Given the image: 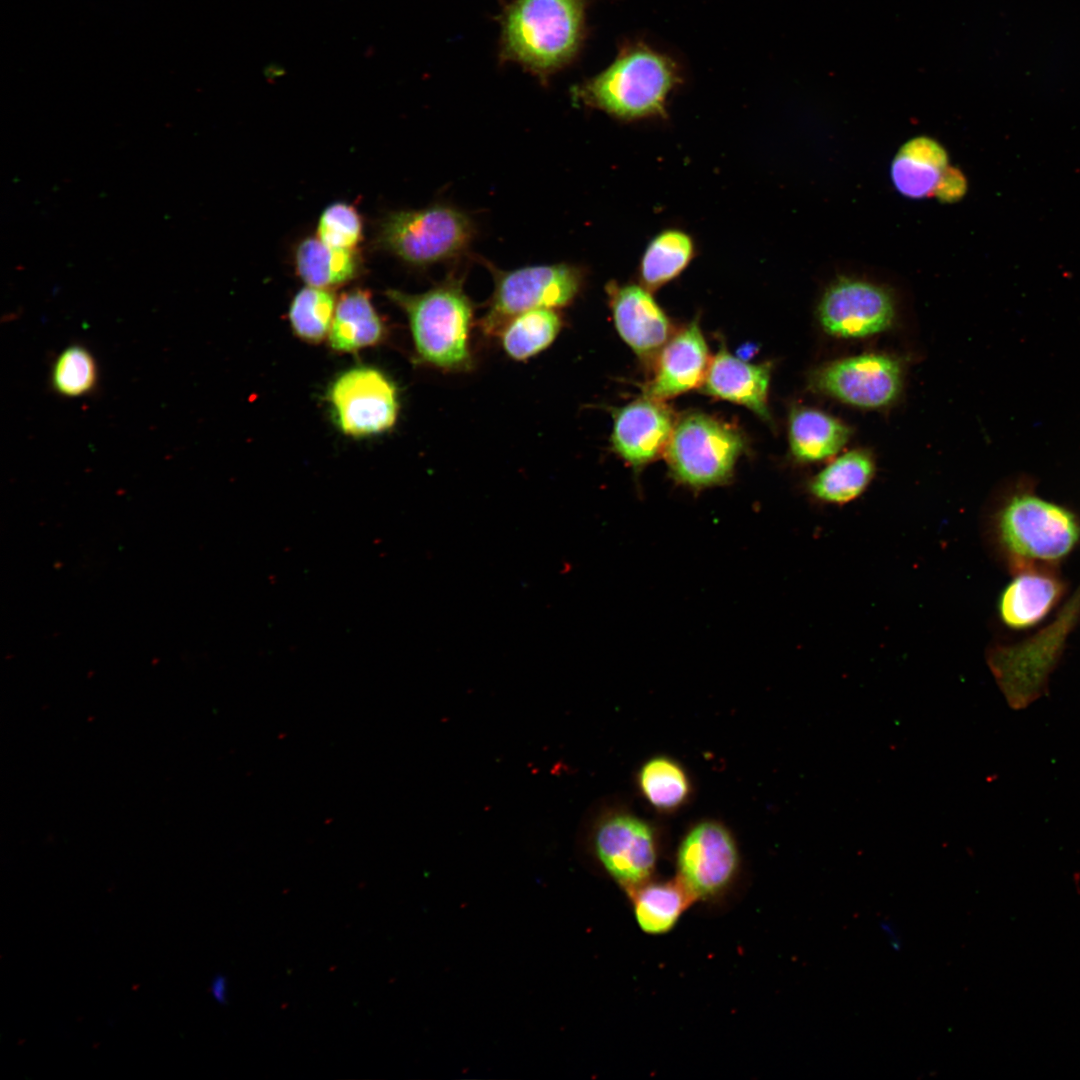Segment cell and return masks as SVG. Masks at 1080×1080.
Returning a JSON list of instances; mask_svg holds the SVG:
<instances>
[{
	"mask_svg": "<svg viewBox=\"0 0 1080 1080\" xmlns=\"http://www.w3.org/2000/svg\"><path fill=\"white\" fill-rule=\"evenodd\" d=\"M591 0H512L500 18L499 57L542 82L574 61Z\"/></svg>",
	"mask_w": 1080,
	"mask_h": 1080,
	"instance_id": "obj_1",
	"label": "cell"
},
{
	"mask_svg": "<svg viewBox=\"0 0 1080 1080\" xmlns=\"http://www.w3.org/2000/svg\"><path fill=\"white\" fill-rule=\"evenodd\" d=\"M678 64L642 42L624 44L603 71L572 88L575 102L624 120L663 115Z\"/></svg>",
	"mask_w": 1080,
	"mask_h": 1080,
	"instance_id": "obj_2",
	"label": "cell"
},
{
	"mask_svg": "<svg viewBox=\"0 0 1080 1080\" xmlns=\"http://www.w3.org/2000/svg\"><path fill=\"white\" fill-rule=\"evenodd\" d=\"M387 296L406 314L418 358L433 367L470 370L473 305L463 280L449 277L420 294L389 290Z\"/></svg>",
	"mask_w": 1080,
	"mask_h": 1080,
	"instance_id": "obj_3",
	"label": "cell"
},
{
	"mask_svg": "<svg viewBox=\"0 0 1080 1080\" xmlns=\"http://www.w3.org/2000/svg\"><path fill=\"white\" fill-rule=\"evenodd\" d=\"M745 448L744 436L735 427L691 412L676 419L664 455L677 482L700 490L727 483Z\"/></svg>",
	"mask_w": 1080,
	"mask_h": 1080,
	"instance_id": "obj_4",
	"label": "cell"
},
{
	"mask_svg": "<svg viewBox=\"0 0 1080 1080\" xmlns=\"http://www.w3.org/2000/svg\"><path fill=\"white\" fill-rule=\"evenodd\" d=\"M475 235L471 218L445 204L388 214L379 224L378 245L404 262L425 267L462 255Z\"/></svg>",
	"mask_w": 1080,
	"mask_h": 1080,
	"instance_id": "obj_5",
	"label": "cell"
},
{
	"mask_svg": "<svg viewBox=\"0 0 1080 1080\" xmlns=\"http://www.w3.org/2000/svg\"><path fill=\"white\" fill-rule=\"evenodd\" d=\"M494 291L480 327L487 336H497L514 316L539 308L559 309L579 294L582 270L571 264L527 266L510 271L491 267Z\"/></svg>",
	"mask_w": 1080,
	"mask_h": 1080,
	"instance_id": "obj_6",
	"label": "cell"
},
{
	"mask_svg": "<svg viewBox=\"0 0 1080 1080\" xmlns=\"http://www.w3.org/2000/svg\"><path fill=\"white\" fill-rule=\"evenodd\" d=\"M902 362L886 353H863L823 363L811 371L810 388L860 409H882L900 396Z\"/></svg>",
	"mask_w": 1080,
	"mask_h": 1080,
	"instance_id": "obj_7",
	"label": "cell"
},
{
	"mask_svg": "<svg viewBox=\"0 0 1080 1080\" xmlns=\"http://www.w3.org/2000/svg\"><path fill=\"white\" fill-rule=\"evenodd\" d=\"M998 529L1009 552L1032 560H1057L1073 548L1080 536L1073 514L1030 495L1010 500L1000 513Z\"/></svg>",
	"mask_w": 1080,
	"mask_h": 1080,
	"instance_id": "obj_8",
	"label": "cell"
},
{
	"mask_svg": "<svg viewBox=\"0 0 1080 1080\" xmlns=\"http://www.w3.org/2000/svg\"><path fill=\"white\" fill-rule=\"evenodd\" d=\"M327 395L333 421L346 435H377L390 430L397 420V388L376 368L359 366L344 371L331 383Z\"/></svg>",
	"mask_w": 1080,
	"mask_h": 1080,
	"instance_id": "obj_9",
	"label": "cell"
},
{
	"mask_svg": "<svg viewBox=\"0 0 1080 1080\" xmlns=\"http://www.w3.org/2000/svg\"><path fill=\"white\" fill-rule=\"evenodd\" d=\"M895 304L890 291L876 283L840 277L822 295L817 317L823 330L833 337L866 338L893 325Z\"/></svg>",
	"mask_w": 1080,
	"mask_h": 1080,
	"instance_id": "obj_10",
	"label": "cell"
},
{
	"mask_svg": "<svg viewBox=\"0 0 1080 1080\" xmlns=\"http://www.w3.org/2000/svg\"><path fill=\"white\" fill-rule=\"evenodd\" d=\"M739 854L733 836L719 822L696 824L677 852L678 879L695 900L719 895L734 880Z\"/></svg>",
	"mask_w": 1080,
	"mask_h": 1080,
	"instance_id": "obj_11",
	"label": "cell"
},
{
	"mask_svg": "<svg viewBox=\"0 0 1080 1080\" xmlns=\"http://www.w3.org/2000/svg\"><path fill=\"white\" fill-rule=\"evenodd\" d=\"M595 850L608 873L628 892L647 883L656 867L657 841L652 827L641 818L617 813L596 830Z\"/></svg>",
	"mask_w": 1080,
	"mask_h": 1080,
	"instance_id": "obj_12",
	"label": "cell"
},
{
	"mask_svg": "<svg viewBox=\"0 0 1080 1080\" xmlns=\"http://www.w3.org/2000/svg\"><path fill=\"white\" fill-rule=\"evenodd\" d=\"M615 453L639 470L665 453L676 419L662 400L644 396L613 413Z\"/></svg>",
	"mask_w": 1080,
	"mask_h": 1080,
	"instance_id": "obj_13",
	"label": "cell"
},
{
	"mask_svg": "<svg viewBox=\"0 0 1080 1080\" xmlns=\"http://www.w3.org/2000/svg\"><path fill=\"white\" fill-rule=\"evenodd\" d=\"M710 364L707 344L697 321L674 334L657 354L645 395L666 400L702 385Z\"/></svg>",
	"mask_w": 1080,
	"mask_h": 1080,
	"instance_id": "obj_14",
	"label": "cell"
},
{
	"mask_svg": "<svg viewBox=\"0 0 1080 1080\" xmlns=\"http://www.w3.org/2000/svg\"><path fill=\"white\" fill-rule=\"evenodd\" d=\"M607 291L614 323L624 342L642 359L658 354L670 338L671 325L648 290L634 284H609Z\"/></svg>",
	"mask_w": 1080,
	"mask_h": 1080,
	"instance_id": "obj_15",
	"label": "cell"
},
{
	"mask_svg": "<svg viewBox=\"0 0 1080 1080\" xmlns=\"http://www.w3.org/2000/svg\"><path fill=\"white\" fill-rule=\"evenodd\" d=\"M770 375L769 364L748 363L723 348L710 361L702 388L710 396L743 405L762 419L770 420Z\"/></svg>",
	"mask_w": 1080,
	"mask_h": 1080,
	"instance_id": "obj_16",
	"label": "cell"
},
{
	"mask_svg": "<svg viewBox=\"0 0 1080 1080\" xmlns=\"http://www.w3.org/2000/svg\"><path fill=\"white\" fill-rule=\"evenodd\" d=\"M948 157L935 140L920 136L906 142L891 165V178L897 191L918 199L936 194L945 179Z\"/></svg>",
	"mask_w": 1080,
	"mask_h": 1080,
	"instance_id": "obj_17",
	"label": "cell"
},
{
	"mask_svg": "<svg viewBox=\"0 0 1080 1080\" xmlns=\"http://www.w3.org/2000/svg\"><path fill=\"white\" fill-rule=\"evenodd\" d=\"M851 435L848 425L818 409L799 407L789 416L790 451L802 463L831 458L848 443Z\"/></svg>",
	"mask_w": 1080,
	"mask_h": 1080,
	"instance_id": "obj_18",
	"label": "cell"
},
{
	"mask_svg": "<svg viewBox=\"0 0 1080 1080\" xmlns=\"http://www.w3.org/2000/svg\"><path fill=\"white\" fill-rule=\"evenodd\" d=\"M385 334L382 319L367 290L354 289L339 298L328 334L337 352H355L378 344Z\"/></svg>",
	"mask_w": 1080,
	"mask_h": 1080,
	"instance_id": "obj_19",
	"label": "cell"
},
{
	"mask_svg": "<svg viewBox=\"0 0 1080 1080\" xmlns=\"http://www.w3.org/2000/svg\"><path fill=\"white\" fill-rule=\"evenodd\" d=\"M876 470L872 454L853 449L835 458L808 483L809 493L818 501L842 505L858 498L870 484Z\"/></svg>",
	"mask_w": 1080,
	"mask_h": 1080,
	"instance_id": "obj_20",
	"label": "cell"
},
{
	"mask_svg": "<svg viewBox=\"0 0 1080 1080\" xmlns=\"http://www.w3.org/2000/svg\"><path fill=\"white\" fill-rule=\"evenodd\" d=\"M629 895L632 898L636 922L642 931L651 935L671 930L682 913L695 901L678 878L666 882L648 881Z\"/></svg>",
	"mask_w": 1080,
	"mask_h": 1080,
	"instance_id": "obj_21",
	"label": "cell"
},
{
	"mask_svg": "<svg viewBox=\"0 0 1080 1080\" xmlns=\"http://www.w3.org/2000/svg\"><path fill=\"white\" fill-rule=\"evenodd\" d=\"M1059 593V584L1053 578L1035 573L1022 574L1001 596V617L1013 628L1033 625L1047 614Z\"/></svg>",
	"mask_w": 1080,
	"mask_h": 1080,
	"instance_id": "obj_22",
	"label": "cell"
},
{
	"mask_svg": "<svg viewBox=\"0 0 1080 1080\" xmlns=\"http://www.w3.org/2000/svg\"><path fill=\"white\" fill-rule=\"evenodd\" d=\"M562 325L563 320L557 309H533L511 318L497 337L511 359L524 361L549 347Z\"/></svg>",
	"mask_w": 1080,
	"mask_h": 1080,
	"instance_id": "obj_23",
	"label": "cell"
},
{
	"mask_svg": "<svg viewBox=\"0 0 1080 1080\" xmlns=\"http://www.w3.org/2000/svg\"><path fill=\"white\" fill-rule=\"evenodd\" d=\"M296 267L309 286L327 289L351 280L357 273L358 259L354 249L334 248L310 237L297 247Z\"/></svg>",
	"mask_w": 1080,
	"mask_h": 1080,
	"instance_id": "obj_24",
	"label": "cell"
},
{
	"mask_svg": "<svg viewBox=\"0 0 1080 1080\" xmlns=\"http://www.w3.org/2000/svg\"><path fill=\"white\" fill-rule=\"evenodd\" d=\"M694 253L691 238L679 230L658 234L646 248L640 265V276L649 288H658L678 276Z\"/></svg>",
	"mask_w": 1080,
	"mask_h": 1080,
	"instance_id": "obj_25",
	"label": "cell"
},
{
	"mask_svg": "<svg viewBox=\"0 0 1080 1080\" xmlns=\"http://www.w3.org/2000/svg\"><path fill=\"white\" fill-rule=\"evenodd\" d=\"M638 784L645 799L663 811L679 808L687 801L691 791L685 770L666 756H656L646 761L639 771Z\"/></svg>",
	"mask_w": 1080,
	"mask_h": 1080,
	"instance_id": "obj_26",
	"label": "cell"
},
{
	"mask_svg": "<svg viewBox=\"0 0 1080 1080\" xmlns=\"http://www.w3.org/2000/svg\"><path fill=\"white\" fill-rule=\"evenodd\" d=\"M336 302L328 289L308 286L294 296L289 322L295 335L309 343H319L329 334Z\"/></svg>",
	"mask_w": 1080,
	"mask_h": 1080,
	"instance_id": "obj_27",
	"label": "cell"
},
{
	"mask_svg": "<svg viewBox=\"0 0 1080 1080\" xmlns=\"http://www.w3.org/2000/svg\"><path fill=\"white\" fill-rule=\"evenodd\" d=\"M50 383L57 394L66 398L93 392L98 383V367L93 354L81 344L66 347L53 363Z\"/></svg>",
	"mask_w": 1080,
	"mask_h": 1080,
	"instance_id": "obj_28",
	"label": "cell"
},
{
	"mask_svg": "<svg viewBox=\"0 0 1080 1080\" xmlns=\"http://www.w3.org/2000/svg\"><path fill=\"white\" fill-rule=\"evenodd\" d=\"M318 238L339 249H354L361 240L362 222L356 209L346 203L328 206L320 216Z\"/></svg>",
	"mask_w": 1080,
	"mask_h": 1080,
	"instance_id": "obj_29",
	"label": "cell"
},
{
	"mask_svg": "<svg viewBox=\"0 0 1080 1080\" xmlns=\"http://www.w3.org/2000/svg\"><path fill=\"white\" fill-rule=\"evenodd\" d=\"M211 994L216 1002L219 1004H225L228 996V985L226 977L223 975H217L213 978L210 987Z\"/></svg>",
	"mask_w": 1080,
	"mask_h": 1080,
	"instance_id": "obj_30",
	"label": "cell"
},
{
	"mask_svg": "<svg viewBox=\"0 0 1080 1080\" xmlns=\"http://www.w3.org/2000/svg\"><path fill=\"white\" fill-rule=\"evenodd\" d=\"M882 928L894 949L899 950L901 942L892 924L890 922H884L882 923Z\"/></svg>",
	"mask_w": 1080,
	"mask_h": 1080,
	"instance_id": "obj_31",
	"label": "cell"
},
{
	"mask_svg": "<svg viewBox=\"0 0 1080 1080\" xmlns=\"http://www.w3.org/2000/svg\"><path fill=\"white\" fill-rule=\"evenodd\" d=\"M1075 885L1077 893L1080 895V874L1075 876Z\"/></svg>",
	"mask_w": 1080,
	"mask_h": 1080,
	"instance_id": "obj_32",
	"label": "cell"
}]
</instances>
